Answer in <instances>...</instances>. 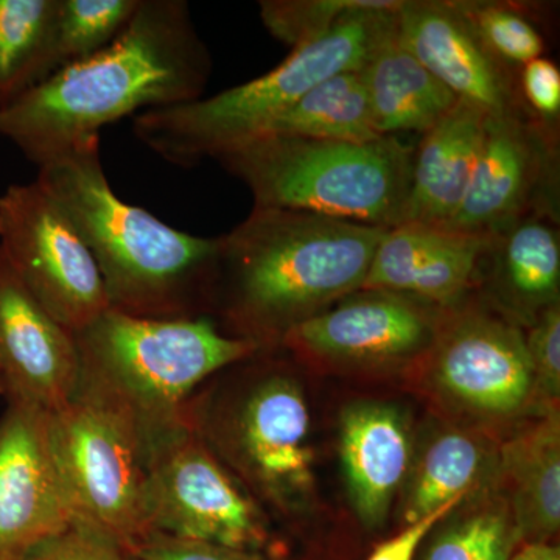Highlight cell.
<instances>
[{
  "label": "cell",
  "instance_id": "1",
  "mask_svg": "<svg viewBox=\"0 0 560 560\" xmlns=\"http://www.w3.org/2000/svg\"><path fill=\"white\" fill-rule=\"evenodd\" d=\"M212 58L184 0H140L109 46L0 105V136L28 160L54 154L106 125L202 97Z\"/></svg>",
  "mask_w": 560,
  "mask_h": 560
},
{
  "label": "cell",
  "instance_id": "2",
  "mask_svg": "<svg viewBox=\"0 0 560 560\" xmlns=\"http://www.w3.org/2000/svg\"><path fill=\"white\" fill-rule=\"evenodd\" d=\"M386 230L253 208L217 237L209 307L223 320L221 331L261 349L279 348L294 327L361 289Z\"/></svg>",
  "mask_w": 560,
  "mask_h": 560
},
{
  "label": "cell",
  "instance_id": "3",
  "mask_svg": "<svg viewBox=\"0 0 560 560\" xmlns=\"http://www.w3.org/2000/svg\"><path fill=\"white\" fill-rule=\"evenodd\" d=\"M38 183L68 213L101 271L109 307L139 318L205 315L217 238L195 237L121 201L101 160V136L38 165Z\"/></svg>",
  "mask_w": 560,
  "mask_h": 560
},
{
  "label": "cell",
  "instance_id": "4",
  "mask_svg": "<svg viewBox=\"0 0 560 560\" xmlns=\"http://www.w3.org/2000/svg\"><path fill=\"white\" fill-rule=\"evenodd\" d=\"M404 0L353 11L323 38L291 50L270 72L209 98L143 110L136 138L162 160L190 168L259 138L308 91L337 73L360 70L397 32Z\"/></svg>",
  "mask_w": 560,
  "mask_h": 560
},
{
  "label": "cell",
  "instance_id": "5",
  "mask_svg": "<svg viewBox=\"0 0 560 560\" xmlns=\"http://www.w3.org/2000/svg\"><path fill=\"white\" fill-rule=\"evenodd\" d=\"M79 389L127 411L147 447L186 423L191 394L213 374L260 352L209 316L139 318L114 308L73 335Z\"/></svg>",
  "mask_w": 560,
  "mask_h": 560
},
{
  "label": "cell",
  "instance_id": "6",
  "mask_svg": "<svg viewBox=\"0 0 560 560\" xmlns=\"http://www.w3.org/2000/svg\"><path fill=\"white\" fill-rule=\"evenodd\" d=\"M415 145L396 136L335 142L264 135L221 154L254 208L300 210L371 226L400 224Z\"/></svg>",
  "mask_w": 560,
  "mask_h": 560
},
{
  "label": "cell",
  "instance_id": "7",
  "mask_svg": "<svg viewBox=\"0 0 560 560\" xmlns=\"http://www.w3.org/2000/svg\"><path fill=\"white\" fill-rule=\"evenodd\" d=\"M248 381L217 399H191L187 423L257 503L296 521L316 500L304 390L282 368H261Z\"/></svg>",
  "mask_w": 560,
  "mask_h": 560
},
{
  "label": "cell",
  "instance_id": "8",
  "mask_svg": "<svg viewBox=\"0 0 560 560\" xmlns=\"http://www.w3.org/2000/svg\"><path fill=\"white\" fill-rule=\"evenodd\" d=\"M408 375L448 422L499 436L537 416L525 329L480 293L445 312L433 348Z\"/></svg>",
  "mask_w": 560,
  "mask_h": 560
},
{
  "label": "cell",
  "instance_id": "9",
  "mask_svg": "<svg viewBox=\"0 0 560 560\" xmlns=\"http://www.w3.org/2000/svg\"><path fill=\"white\" fill-rule=\"evenodd\" d=\"M50 445L73 521L132 551L149 536L143 515L145 436L136 420L90 390L50 415Z\"/></svg>",
  "mask_w": 560,
  "mask_h": 560
},
{
  "label": "cell",
  "instance_id": "10",
  "mask_svg": "<svg viewBox=\"0 0 560 560\" xmlns=\"http://www.w3.org/2000/svg\"><path fill=\"white\" fill-rule=\"evenodd\" d=\"M143 515L150 533L250 551H283L259 503L189 423L149 447Z\"/></svg>",
  "mask_w": 560,
  "mask_h": 560
},
{
  "label": "cell",
  "instance_id": "11",
  "mask_svg": "<svg viewBox=\"0 0 560 560\" xmlns=\"http://www.w3.org/2000/svg\"><path fill=\"white\" fill-rule=\"evenodd\" d=\"M0 253L70 334L108 311V294L90 248L38 180L14 184L0 195Z\"/></svg>",
  "mask_w": 560,
  "mask_h": 560
},
{
  "label": "cell",
  "instance_id": "12",
  "mask_svg": "<svg viewBox=\"0 0 560 560\" xmlns=\"http://www.w3.org/2000/svg\"><path fill=\"white\" fill-rule=\"evenodd\" d=\"M445 308L388 290H359L285 335L280 348L320 370L407 372L433 348Z\"/></svg>",
  "mask_w": 560,
  "mask_h": 560
},
{
  "label": "cell",
  "instance_id": "13",
  "mask_svg": "<svg viewBox=\"0 0 560 560\" xmlns=\"http://www.w3.org/2000/svg\"><path fill=\"white\" fill-rule=\"evenodd\" d=\"M559 127L529 109L488 117L448 230L493 237L530 215L559 217Z\"/></svg>",
  "mask_w": 560,
  "mask_h": 560
},
{
  "label": "cell",
  "instance_id": "14",
  "mask_svg": "<svg viewBox=\"0 0 560 560\" xmlns=\"http://www.w3.org/2000/svg\"><path fill=\"white\" fill-rule=\"evenodd\" d=\"M73 521L50 445V415L9 404L0 419V560H25Z\"/></svg>",
  "mask_w": 560,
  "mask_h": 560
},
{
  "label": "cell",
  "instance_id": "15",
  "mask_svg": "<svg viewBox=\"0 0 560 560\" xmlns=\"http://www.w3.org/2000/svg\"><path fill=\"white\" fill-rule=\"evenodd\" d=\"M79 386L73 335L33 298L0 253V394L9 404L54 415Z\"/></svg>",
  "mask_w": 560,
  "mask_h": 560
},
{
  "label": "cell",
  "instance_id": "16",
  "mask_svg": "<svg viewBox=\"0 0 560 560\" xmlns=\"http://www.w3.org/2000/svg\"><path fill=\"white\" fill-rule=\"evenodd\" d=\"M397 38L458 101L489 117L528 109L517 70L486 49L455 0H404L397 11Z\"/></svg>",
  "mask_w": 560,
  "mask_h": 560
},
{
  "label": "cell",
  "instance_id": "17",
  "mask_svg": "<svg viewBox=\"0 0 560 560\" xmlns=\"http://www.w3.org/2000/svg\"><path fill=\"white\" fill-rule=\"evenodd\" d=\"M492 237L444 226L404 223L388 228L375 248L360 290L411 294L455 308L478 293Z\"/></svg>",
  "mask_w": 560,
  "mask_h": 560
},
{
  "label": "cell",
  "instance_id": "18",
  "mask_svg": "<svg viewBox=\"0 0 560 560\" xmlns=\"http://www.w3.org/2000/svg\"><path fill=\"white\" fill-rule=\"evenodd\" d=\"M416 434L407 412L383 401L342 411L340 456L350 503L364 529L385 526L410 471Z\"/></svg>",
  "mask_w": 560,
  "mask_h": 560
},
{
  "label": "cell",
  "instance_id": "19",
  "mask_svg": "<svg viewBox=\"0 0 560 560\" xmlns=\"http://www.w3.org/2000/svg\"><path fill=\"white\" fill-rule=\"evenodd\" d=\"M500 440L490 431L445 422L415 442L410 471L397 501L401 528L499 477Z\"/></svg>",
  "mask_w": 560,
  "mask_h": 560
},
{
  "label": "cell",
  "instance_id": "20",
  "mask_svg": "<svg viewBox=\"0 0 560 560\" xmlns=\"http://www.w3.org/2000/svg\"><path fill=\"white\" fill-rule=\"evenodd\" d=\"M478 293L523 329L559 304V217L530 215L493 235Z\"/></svg>",
  "mask_w": 560,
  "mask_h": 560
},
{
  "label": "cell",
  "instance_id": "21",
  "mask_svg": "<svg viewBox=\"0 0 560 560\" xmlns=\"http://www.w3.org/2000/svg\"><path fill=\"white\" fill-rule=\"evenodd\" d=\"M488 117L458 101L436 127L420 136L400 224L445 226L453 219L469 187Z\"/></svg>",
  "mask_w": 560,
  "mask_h": 560
},
{
  "label": "cell",
  "instance_id": "22",
  "mask_svg": "<svg viewBox=\"0 0 560 560\" xmlns=\"http://www.w3.org/2000/svg\"><path fill=\"white\" fill-rule=\"evenodd\" d=\"M497 485L522 545L555 544L560 529L559 411L537 416L500 442Z\"/></svg>",
  "mask_w": 560,
  "mask_h": 560
},
{
  "label": "cell",
  "instance_id": "23",
  "mask_svg": "<svg viewBox=\"0 0 560 560\" xmlns=\"http://www.w3.org/2000/svg\"><path fill=\"white\" fill-rule=\"evenodd\" d=\"M372 121L382 138L429 132L456 105L445 88L397 38V32L360 69Z\"/></svg>",
  "mask_w": 560,
  "mask_h": 560
},
{
  "label": "cell",
  "instance_id": "24",
  "mask_svg": "<svg viewBox=\"0 0 560 560\" xmlns=\"http://www.w3.org/2000/svg\"><path fill=\"white\" fill-rule=\"evenodd\" d=\"M522 547L497 481L448 512L420 545L416 560H510Z\"/></svg>",
  "mask_w": 560,
  "mask_h": 560
},
{
  "label": "cell",
  "instance_id": "25",
  "mask_svg": "<svg viewBox=\"0 0 560 560\" xmlns=\"http://www.w3.org/2000/svg\"><path fill=\"white\" fill-rule=\"evenodd\" d=\"M264 135L335 142H371L382 138L372 121L360 70L337 73L313 88L272 121Z\"/></svg>",
  "mask_w": 560,
  "mask_h": 560
},
{
  "label": "cell",
  "instance_id": "26",
  "mask_svg": "<svg viewBox=\"0 0 560 560\" xmlns=\"http://www.w3.org/2000/svg\"><path fill=\"white\" fill-rule=\"evenodd\" d=\"M58 0H0V102L49 77Z\"/></svg>",
  "mask_w": 560,
  "mask_h": 560
},
{
  "label": "cell",
  "instance_id": "27",
  "mask_svg": "<svg viewBox=\"0 0 560 560\" xmlns=\"http://www.w3.org/2000/svg\"><path fill=\"white\" fill-rule=\"evenodd\" d=\"M139 3L140 0H58L49 77L109 46L130 24Z\"/></svg>",
  "mask_w": 560,
  "mask_h": 560
},
{
  "label": "cell",
  "instance_id": "28",
  "mask_svg": "<svg viewBox=\"0 0 560 560\" xmlns=\"http://www.w3.org/2000/svg\"><path fill=\"white\" fill-rule=\"evenodd\" d=\"M486 49L512 70L544 57L545 40L528 7L495 0H455Z\"/></svg>",
  "mask_w": 560,
  "mask_h": 560
},
{
  "label": "cell",
  "instance_id": "29",
  "mask_svg": "<svg viewBox=\"0 0 560 560\" xmlns=\"http://www.w3.org/2000/svg\"><path fill=\"white\" fill-rule=\"evenodd\" d=\"M383 0H261L260 20L271 36L291 50L327 35L353 11Z\"/></svg>",
  "mask_w": 560,
  "mask_h": 560
},
{
  "label": "cell",
  "instance_id": "30",
  "mask_svg": "<svg viewBox=\"0 0 560 560\" xmlns=\"http://www.w3.org/2000/svg\"><path fill=\"white\" fill-rule=\"evenodd\" d=\"M534 378L537 416L559 411L560 397V304L537 316L525 329Z\"/></svg>",
  "mask_w": 560,
  "mask_h": 560
},
{
  "label": "cell",
  "instance_id": "31",
  "mask_svg": "<svg viewBox=\"0 0 560 560\" xmlns=\"http://www.w3.org/2000/svg\"><path fill=\"white\" fill-rule=\"evenodd\" d=\"M138 560H345L334 550L312 548L305 556L291 559L283 551H250L205 541L183 540L162 533H150L132 548Z\"/></svg>",
  "mask_w": 560,
  "mask_h": 560
},
{
  "label": "cell",
  "instance_id": "32",
  "mask_svg": "<svg viewBox=\"0 0 560 560\" xmlns=\"http://www.w3.org/2000/svg\"><path fill=\"white\" fill-rule=\"evenodd\" d=\"M25 560H135L127 548L86 523L72 521L40 541Z\"/></svg>",
  "mask_w": 560,
  "mask_h": 560
},
{
  "label": "cell",
  "instance_id": "33",
  "mask_svg": "<svg viewBox=\"0 0 560 560\" xmlns=\"http://www.w3.org/2000/svg\"><path fill=\"white\" fill-rule=\"evenodd\" d=\"M518 88L534 116L559 127L560 70L555 62L540 57L523 66L518 70Z\"/></svg>",
  "mask_w": 560,
  "mask_h": 560
},
{
  "label": "cell",
  "instance_id": "34",
  "mask_svg": "<svg viewBox=\"0 0 560 560\" xmlns=\"http://www.w3.org/2000/svg\"><path fill=\"white\" fill-rule=\"evenodd\" d=\"M467 499V497H464ZM464 499H456L451 503L444 504L440 510L431 512L420 521L411 523V525L404 526L400 533L389 539L381 541L375 545L374 550L368 556L366 560H416L418 551L422 541L429 536L431 529L438 525Z\"/></svg>",
  "mask_w": 560,
  "mask_h": 560
},
{
  "label": "cell",
  "instance_id": "35",
  "mask_svg": "<svg viewBox=\"0 0 560 560\" xmlns=\"http://www.w3.org/2000/svg\"><path fill=\"white\" fill-rule=\"evenodd\" d=\"M510 560H560L558 544L522 545Z\"/></svg>",
  "mask_w": 560,
  "mask_h": 560
},
{
  "label": "cell",
  "instance_id": "36",
  "mask_svg": "<svg viewBox=\"0 0 560 560\" xmlns=\"http://www.w3.org/2000/svg\"><path fill=\"white\" fill-rule=\"evenodd\" d=\"M0 105H2V102H0Z\"/></svg>",
  "mask_w": 560,
  "mask_h": 560
},
{
  "label": "cell",
  "instance_id": "37",
  "mask_svg": "<svg viewBox=\"0 0 560 560\" xmlns=\"http://www.w3.org/2000/svg\"><path fill=\"white\" fill-rule=\"evenodd\" d=\"M135 560H138V559L135 558Z\"/></svg>",
  "mask_w": 560,
  "mask_h": 560
}]
</instances>
